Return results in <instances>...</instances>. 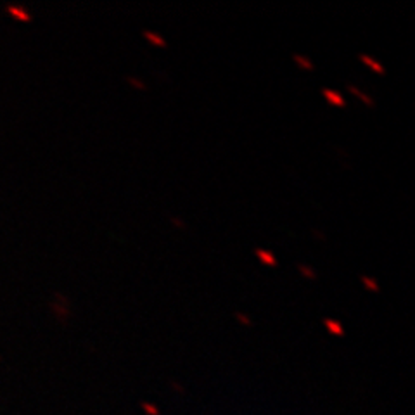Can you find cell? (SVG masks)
Wrapping results in <instances>:
<instances>
[{
    "label": "cell",
    "instance_id": "6da1fadb",
    "mask_svg": "<svg viewBox=\"0 0 415 415\" xmlns=\"http://www.w3.org/2000/svg\"><path fill=\"white\" fill-rule=\"evenodd\" d=\"M322 96L325 97V101L329 104L336 105V107H344L346 105V99H344L343 96H341L337 90H332V89H322Z\"/></svg>",
    "mask_w": 415,
    "mask_h": 415
},
{
    "label": "cell",
    "instance_id": "7a4b0ae2",
    "mask_svg": "<svg viewBox=\"0 0 415 415\" xmlns=\"http://www.w3.org/2000/svg\"><path fill=\"white\" fill-rule=\"evenodd\" d=\"M360 57V61L363 62V64H367L368 68L372 69L374 73H377V75H384V68H382V64L379 61H375L374 57H370V55H367V54H362V55H358Z\"/></svg>",
    "mask_w": 415,
    "mask_h": 415
},
{
    "label": "cell",
    "instance_id": "3957f363",
    "mask_svg": "<svg viewBox=\"0 0 415 415\" xmlns=\"http://www.w3.org/2000/svg\"><path fill=\"white\" fill-rule=\"evenodd\" d=\"M256 256L259 258V261L265 263V265H268V266H277V265H279V263H277L275 256H273L270 251H266V249L258 248V249H256Z\"/></svg>",
    "mask_w": 415,
    "mask_h": 415
},
{
    "label": "cell",
    "instance_id": "277c9868",
    "mask_svg": "<svg viewBox=\"0 0 415 415\" xmlns=\"http://www.w3.org/2000/svg\"><path fill=\"white\" fill-rule=\"evenodd\" d=\"M144 37H146V40L149 42V44L156 45V47H166V40H164L163 37H159L157 33H154V31L146 30L144 31Z\"/></svg>",
    "mask_w": 415,
    "mask_h": 415
},
{
    "label": "cell",
    "instance_id": "5b68a950",
    "mask_svg": "<svg viewBox=\"0 0 415 415\" xmlns=\"http://www.w3.org/2000/svg\"><path fill=\"white\" fill-rule=\"evenodd\" d=\"M348 90H350L351 94H355V96H357L358 99H362V101H363L365 105H368V107H374V105H375L374 99H370V97H368L367 94H365V92H362V90H358L357 87H355V85H351V83H350V85H348Z\"/></svg>",
    "mask_w": 415,
    "mask_h": 415
},
{
    "label": "cell",
    "instance_id": "8992f818",
    "mask_svg": "<svg viewBox=\"0 0 415 415\" xmlns=\"http://www.w3.org/2000/svg\"><path fill=\"white\" fill-rule=\"evenodd\" d=\"M294 62H296L298 66H300L301 69H307V71H313L315 69V66H313V62L310 59L307 57V55H301V54H294L293 55Z\"/></svg>",
    "mask_w": 415,
    "mask_h": 415
},
{
    "label": "cell",
    "instance_id": "52a82bcc",
    "mask_svg": "<svg viewBox=\"0 0 415 415\" xmlns=\"http://www.w3.org/2000/svg\"><path fill=\"white\" fill-rule=\"evenodd\" d=\"M325 322V325H327V329H329V332H332V334H336V336H343V325H341L337 320H334V318H325L323 320Z\"/></svg>",
    "mask_w": 415,
    "mask_h": 415
},
{
    "label": "cell",
    "instance_id": "ba28073f",
    "mask_svg": "<svg viewBox=\"0 0 415 415\" xmlns=\"http://www.w3.org/2000/svg\"><path fill=\"white\" fill-rule=\"evenodd\" d=\"M298 270L301 272V275L303 277H307V279H310V280H315L316 279V272L311 268V266H308V265H303V263H300L298 265Z\"/></svg>",
    "mask_w": 415,
    "mask_h": 415
},
{
    "label": "cell",
    "instance_id": "9c48e42d",
    "mask_svg": "<svg viewBox=\"0 0 415 415\" xmlns=\"http://www.w3.org/2000/svg\"><path fill=\"white\" fill-rule=\"evenodd\" d=\"M362 282H363V284H365V287H367L368 291H372V293H377V291H379L377 282H375V279H372V277H368V275H362Z\"/></svg>",
    "mask_w": 415,
    "mask_h": 415
},
{
    "label": "cell",
    "instance_id": "30bf717a",
    "mask_svg": "<svg viewBox=\"0 0 415 415\" xmlns=\"http://www.w3.org/2000/svg\"><path fill=\"white\" fill-rule=\"evenodd\" d=\"M126 82H130V83H132V85L135 87V89H140V90H144V89H146V85H144V82H142V80L133 78V76H128V78H126Z\"/></svg>",
    "mask_w": 415,
    "mask_h": 415
},
{
    "label": "cell",
    "instance_id": "8fae6325",
    "mask_svg": "<svg viewBox=\"0 0 415 415\" xmlns=\"http://www.w3.org/2000/svg\"><path fill=\"white\" fill-rule=\"evenodd\" d=\"M235 316H237V318H239V322L246 323V325H249V323H251V320H249V316H248V315H244V313H235Z\"/></svg>",
    "mask_w": 415,
    "mask_h": 415
},
{
    "label": "cell",
    "instance_id": "7c38bea8",
    "mask_svg": "<svg viewBox=\"0 0 415 415\" xmlns=\"http://www.w3.org/2000/svg\"><path fill=\"white\" fill-rule=\"evenodd\" d=\"M173 220V223L175 225H178V227H184V223H182V220H178V218H171Z\"/></svg>",
    "mask_w": 415,
    "mask_h": 415
}]
</instances>
